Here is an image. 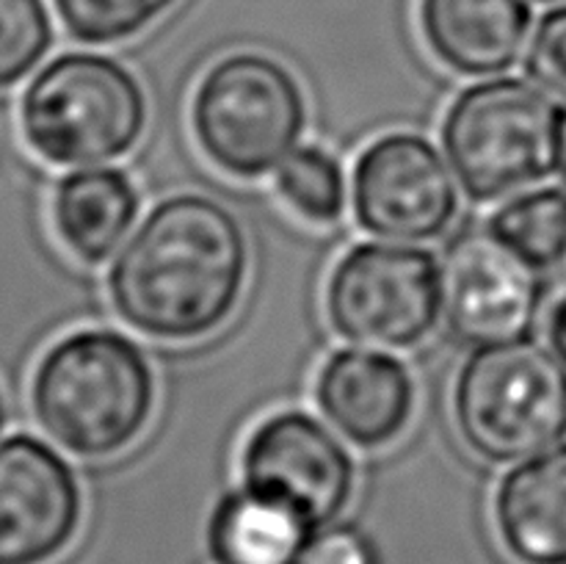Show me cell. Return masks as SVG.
Here are the masks:
<instances>
[{
  "instance_id": "obj_1",
  "label": "cell",
  "mask_w": 566,
  "mask_h": 564,
  "mask_svg": "<svg viewBox=\"0 0 566 564\" xmlns=\"http://www.w3.org/2000/svg\"><path fill=\"white\" fill-rule=\"evenodd\" d=\"M249 241L238 216L205 194L160 199L108 271V296L130 330L191 343L235 315L249 280Z\"/></svg>"
},
{
  "instance_id": "obj_2",
  "label": "cell",
  "mask_w": 566,
  "mask_h": 564,
  "mask_svg": "<svg viewBox=\"0 0 566 564\" xmlns=\"http://www.w3.org/2000/svg\"><path fill=\"white\" fill-rule=\"evenodd\" d=\"M39 429L77 459H111L147 431L155 370L138 343L108 326L75 330L39 357L31 376Z\"/></svg>"
},
{
  "instance_id": "obj_3",
  "label": "cell",
  "mask_w": 566,
  "mask_h": 564,
  "mask_svg": "<svg viewBox=\"0 0 566 564\" xmlns=\"http://www.w3.org/2000/svg\"><path fill=\"white\" fill-rule=\"evenodd\" d=\"M451 404L459 437L475 457L523 462L566 437V363L531 337L475 346Z\"/></svg>"
},
{
  "instance_id": "obj_4",
  "label": "cell",
  "mask_w": 566,
  "mask_h": 564,
  "mask_svg": "<svg viewBox=\"0 0 566 564\" xmlns=\"http://www.w3.org/2000/svg\"><path fill=\"white\" fill-rule=\"evenodd\" d=\"M147 114V94L127 66L111 55L64 53L28 83L20 130L44 164L88 169L130 153Z\"/></svg>"
},
{
  "instance_id": "obj_5",
  "label": "cell",
  "mask_w": 566,
  "mask_h": 564,
  "mask_svg": "<svg viewBox=\"0 0 566 564\" xmlns=\"http://www.w3.org/2000/svg\"><path fill=\"white\" fill-rule=\"evenodd\" d=\"M562 114L547 88L523 77L464 88L442 119V147L464 194L495 202L558 171Z\"/></svg>"
},
{
  "instance_id": "obj_6",
  "label": "cell",
  "mask_w": 566,
  "mask_h": 564,
  "mask_svg": "<svg viewBox=\"0 0 566 564\" xmlns=\"http://www.w3.org/2000/svg\"><path fill=\"white\" fill-rule=\"evenodd\" d=\"M307 125L298 77L269 53L241 50L213 61L191 97V133L227 177L260 180L280 169Z\"/></svg>"
},
{
  "instance_id": "obj_7",
  "label": "cell",
  "mask_w": 566,
  "mask_h": 564,
  "mask_svg": "<svg viewBox=\"0 0 566 564\" xmlns=\"http://www.w3.org/2000/svg\"><path fill=\"white\" fill-rule=\"evenodd\" d=\"M324 310L332 330L346 341L407 352L440 321L442 269L429 249L357 243L332 265Z\"/></svg>"
},
{
  "instance_id": "obj_8",
  "label": "cell",
  "mask_w": 566,
  "mask_h": 564,
  "mask_svg": "<svg viewBox=\"0 0 566 564\" xmlns=\"http://www.w3.org/2000/svg\"><path fill=\"white\" fill-rule=\"evenodd\" d=\"M243 487L324 529L346 512L357 484L348 448L329 426L302 409L269 415L241 448Z\"/></svg>"
},
{
  "instance_id": "obj_9",
  "label": "cell",
  "mask_w": 566,
  "mask_h": 564,
  "mask_svg": "<svg viewBox=\"0 0 566 564\" xmlns=\"http://www.w3.org/2000/svg\"><path fill=\"white\" fill-rule=\"evenodd\" d=\"M357 224L387 241H431L453 224L459 191L429 138L387 133L359 153L352 175Z\"/></svg>"
},
{
  "instance_id": "obj_10",
  "label": "cell",
  "mask_w": 566,
  "mask_h": 564,
  "mask_svg": "<svg viewBox=\"0 0 566 564\" xmlns=\"http://www.w3.org/2000/svg\"><path fill=\"white\" fill-rule=\"evenodd\" d=\"M442 313L470 346L525 337L542 307L539 269L492 230H470L442 260Z\"/></svg>"
},
{
  "instance_id": "obj_11",
  "label": "cell",
  "mask_w": 566,
  "mask_h": 564,
  "mask_svg": "<svg viewBox=\"0 0 566 564\" xmlns=\"http://www.w3.org/2000/svg\"><path fill=\"white\" fill-rule=\"evenodd\" d=\"M83 492L64 457L33 435L0 440V564H48L81 529Z\"/></svg>"
},
{
  "instance_id": "obj_12",
  "label": "cell",
  "mask_w": 566,
  "mask_h": 564,
  "mask_svg": "<svg viewBox=\"0 0 566 564\" xmlns=\"http://www.w3.org/2000/svg\"><path fill=\"white\" fill-rule=\"evenodd\" d=\"M321 415L357 448H385L415 415V379L401 359L370 348L329 354L315 376Z\"/></svg>"
},
{
  "instance_id": "obj_13",
  "label": "cell",
  "mask_w": 566,
  "mask_h": 564,
  "mask_svg": "<svg viewBox=\"0 0 566 564\" xmlns=\"http://www.w3.org/2000/svg\"><path fill=\"white\" fill-rule=\"evenodd\" d=\"M418 28L429 53L464 77L506 72L528 48L525 0H418Z\"/></svg>"
},
{
  "instance_id": "obj_14",
  "label": "cell",
  "mask_w": 566,
  "mask_h": 564,
  "mask_svg": "<svg viewBox=\"0 0 566 564\" xmlns=\"http://www.w3.org/2000/svg\"><path fill=\"white\" fill-rule=\"evenodd\" d=\"M492 518L517 564H566V446L509 470L495 490Z\"/></svg>"
},
{
  "instance_id": "obj_15",
  "label": "cell",
  "mask_w": 566,
  "mask_h": 564,
  "mask_svg": "<svg viewBox=\"0 0 566 564\" xmlns=\"http://www.w3.org/2000/svg\"><path fill=\"white\" fill-rule=\"evenodd\" d=\"M142 210L136 182L114 166L75 169L55 186L50 216L61 247L86 265H99L130 236Z\"/></svg>"
},
{
  "instance_id": "obj_16",
  "label": "cell",
  "mask_w": 566,
  "mask_h": 564,
  "mask_svg": "<svg viewBox=\"0 0 566 564\" xmlns=\"http://www.w3.org/2000/svg\"><path fill=\"white\" fill-rule=\"evenodd\" d=\"M313 531L285 503L241 487L216 503L208 545L216 564H296Z\"/></svg>"
},
{
  "instance_id": "obj_17",
  "label": "cell",
  "mask_w": 566,
  "mask_h": 564,
  "mask_svg": "<svg viewBox=\"0 0 566 564\" xmlns=\"http://www.w3.org/2000/svg\"><path fill=\"white\" fill-rule=\"evenodd\" d=\"M490 230L534 269H556L566 260V188L514 194L492 213Z\"/></svg>"
},
{
  "instance_id": "obj_18",
  "label": "cell",
  "mask_w": 566,
  "mask_h": 564,
  "mask_svg": "<svg viewBox=\"0 0 566 564\" xmlns=\"http://www.w3.org/2000/svg\"><path fill=\"white\" fill-rule=\"evenodd\" d=\"M274 191L293 216L313 227H332L348 205V180L340 160L324 147H298L274 175Z\"/></svg>"
},
{
  "instance_id": "obj_19",
  "label": "cell",
  "mask_w": 566,
  "mask_h": 564,
  "mask_svg": "<svg viewBox=\"0 0 566 564\" xmlns=\"http://www.w3.org/2000/svg\"><path fill=\"white\" fill-rule=\"evenodd\" d=\"M180 0H53L70 36L86 44H119L136 39Z\"/></svg>"
},
{
  "instance_id": "obj_20",
  "label": "cell",
  "mask_w": 566,
  "mask_h": 564,
  "mask_svg": "<svg viewBox=\"0 0 566 564\" xmlns=\"http://www.w3.org/2000/svg\"><path fill=\"white\" fill-rule=\"evenodd\" d=\"M53 44L44 0H0V88L31 75Z\"/></svg>"
},
{
  "instance_id": "obj_21",
  "label": "cell",
  "mask_w": 566,
  "mask_h": 564,
  "mask_svg": "<svg viewBox=\"0 0 566 564\" xmlns=\"http://www.w3.org/2000/svg\"><path fill=\"white\" fill-rule=\"evenodd\" d=\"M525 70L542 88L566 97V3L547 11L525 50Z\"/></svg>"
},
{
  "instance_id": "obj_22",
  "label": "cell",
  "mask_w": 566,
  "mask_h": 564,
  "mask_svg": "<svg viewBox=\"0 0 566 564\" xmlns=\"http://www.w3.org/2000/svg\"><path fill=\"white\" fill-rule=\"evenodd\" d=\"M296 564H381L374 540L354 525L315 529Z\"/></svg>"
},
{
  "instance_id": "obj_23",
  "label": "cell",
  "mask_w": 566,
  "mask_h": 564,
  "mask_svg": "<svg viewBox=\"0 0 566 564\" xmlns=\"http://www.w3.org/2000/svg\"><path fill=\"white\" fill-rule=\"evenodd\" d=\"M545 335L553 352L566 363V291L551 304V310H547Z\"/></svg>"
},
{
  "instance_id": "obj_24",
  "label": "cell",
  "mask_w": 566,
  "mask_h": 564,
  "mask_svg": "<svg viewBox=\"0 0 566 564\" xmlns=\"http://www.w3.org/2000/svg\"><path fill=\"white\" fill-rule=\"evenodd\" d=\"M558 169H562L566 177V108L562 114V133H558Z\"/></svg>"
},
{
  "instance_id": "obj_25",
  "label": "cell",
  "mask_w": 566,
  "mask_h": 564,
  "mask_svg": "<svg viewBox=\"0 0 566 564\" xmlns=\"http://www.w3.org/2000/svg\"><path fill=\"white\" fill-rule=\"evenodd\" d=\"M6 426V398H3V390H0V431H3Z\"/></svg>"
},
{
  "instance_id": "obj_26",
  "label": "cell",
  "mask_w": 566,
  "mask_h": 564,
  "mask_svg": "<svg viewBox=\"0 0 566 564\" xmlns=\"http://www.w3.org/2000/svg\"><path fill=\"white\" fill-rule=\"evenodd\" d=\"M539 3H556V0H539Z\"/></svg>"
}]
</instances>
